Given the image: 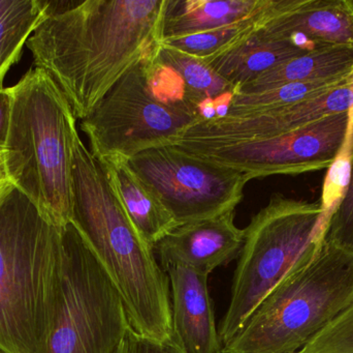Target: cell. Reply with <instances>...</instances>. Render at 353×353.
Masks as SVG:
<instances>
[{"label":"cell","instance_id":"obj_1","mask_svg":"<svg viewBox=\"0 0 353 353\" xmlns=\"http://www.w3.org/2000/svg\"><path fill=\"white\" fill-rule=\"evenodd\" d=\"M168 0H86L50 15L26 46L84 120L141 62L159 57Z\"/></svg>","mask_w":353,"mask_h":353},{"label":"cell","instance_id":"obj_2","mask_svg":"<svg viewBox=\"0 0 353 353\" xmlns=\"http://www.w3.org/2000/svg\"><path fill=\"white\" fill-rule=\"evenodd\" d=\"M72 222L117 288L132 329L159 341L173 339L169 276L78 131L72 137Z\"/></svg>","mask_w":353,"mask_h":353},{"label":"cell","instance_id":"obj_3","mask_svg":"<svg viewBox=\"0 0 353 353\" xmlns=\"http://www.w3.org/2000/svg\"><path fill=\"white\" fill-rule=\"evenodd\" d=\"M62 275V227L10 184L0 195V353H47Z\"/></svg>","mask_w":353,"mask_h":353},{"label":"cell","instance_id":"obj_4","mask_svg":"<svg viewBox=\"0 0 353 353\" xmlns=\"http://www.w3.org/2000/svg\"><path fill=\"white\" fill-rule=\"evenodd\" d=\"M8 90L10 118L4 158L10 182L48 221L63 227L72 220L76 116L41 68H30Z\"/></svg>","mask_w":353,"mask_h":353},{"label":"cell","instance_id":"obj_5","mask_svg":"<svg viewBox=\"0 0 353 353\" xmlns=\"http://www.w3.org/2000/svg\"><path fill=\"white\" fill-rule=\"evenodd\" d=\"M203 120L184 81L159 56L130 68L81 120V128L97 160L128 162L149 149L175 146Z\"/></svg>","mask_w":353,"mask_h":353},{"label":"cell","instance_id":"obj_6","mask_svg":"<svg viewBox=\"0 0 353 353\" xmlns=\"http://www.w3.org/2000/svg\"><path fill=\"white\" fill-rule=\"evenodd\" d=\"M353 303V253L321 236L222 353H296Z\"/></svg>","mask_w":353,"mask_h":353},{"label":"cell","instance_id":"obj_7","mask_svg":"<svg viewBox=\"0 0 353 353\" xmlns=\"http://www.w3.org/2000/svg\"><path fill=\"white\" fill-rule=\"evenodd\" d=\"M321 201L275 193L245 228L244 245L232 280L230 306L218 336L226 345L270 292L308 254L321 234Z\"/></svg>","mask_w":353,"mask_h":353},{"label":"cell","instance_id":"obj_8","mask_svg":"<svg viewBox=\"0 0 353 353\" xmlns=\"http://www.w3.org/2000/svg\"><path fill=\"white\" fill-rule=\"evenodd\" d=\"M132 329L117 288L72 222L62 227V275L47 353H115Z\"/></svg>","mask_w":353,"mask_h":353},{"label":"cell","instance_id":"obj_9","mask_svg":"<svg viewBox=\"0 0 353 353\" xmlns=\"http://www.w3.org/2000/svg\"><path fill=\"white\" fill-rule=\"evenodd\" d=\"M352 109L278 136L245 140L183 139L175 146L242 172L250 180L319 171L329 169L341 151Z\"/></svg>","mask_w":353,"mask_h":353},{"label":"cell","instance_id":"obj_10","mask_svg":"<svg viewBox=\"0 0 353 353\" xmlns=\"http://www.w3.org/2000/svg\"><path fill=\"white\" fill-rule=\"evenodd\" d=\"M126 163L179 226L234 211L250 180L242 172L176 146L149 149Z\"/></svg>","mask_w":353,"mask_h":353},{"label":"cell","instance_id":"obj_11","mask_svg":"<svg viewBox=\"0 0 353 353\" xmlns=\"http://www.w3.org/2000/svg\"><path fill=\"white\" fill-rule=\"evenodd\" d=\"M353 107V78L323 95L273 109L224 114L194 124L183 139L245 140L288 134Z\"/></svg>","mask_w":353,"mask_h":353},{"label":"cell","instance_id":"obj_12","mask_svg":"<svg viewBox=\"0 0 353 353\" xmlns=\"http://www.w3.org/2000/svg\"><path fill=\"white\" fill-rule=\"evenodd\" d=\"M244 236V229L234 224V211H230L178 226L153 249L163 269L181 265L209 276L214 269L239 257Z\"/></svg>","mask_w":353,"mask_h":353},{"label":"cell","instance_id":"obj_13","mask_svg":"<svg viewBox=\"0 0 353 353\" xmlns=\"http://www.w3.org/2000/svg\"><path fill=\"white\" fill-rule=\"evenodd\" d=\"M261 30L276 39H292L310 50H353V0H288Z\"/></svg>","mask_w":353,"mask_h":353},{"label":"cell","instance_id":"obj_14","mask_svg":"<svg viewBox=\"0 0 353 353\" xmlns=\"http://www.w3.org/2000/svg\"><path fill=\"white\" fill-rule=\"evenodd\" d=\"M171 286L173 335L187 353H222L209 276L181 265L165 267Z\"/></svg>","mask_w":353,"mask_h":353},{"label":"cell","instance_id":"obj_15","mask_svg":"<svg viewBox=\"0 0 353 353\" xmlns=\"http://www.w3.org/2000/svg\"><path fill=\"white\" fill-rule=\"evenodd\" d=\"M288 0H168L163 39L274 18Z\"/></svg>","mask_w":353,"mask_h":353},{"label":"cell","instance_id":"obj_16","mask_svg":"<svg viewBox=\"0 0 353 353\" xmlns=\"http://www.w3.org/2000/svg\"><path fill=\"white\" fill-rule=\"evenodd\" d=\"M311 51L290 39H276L261 30L225 53L203 59L236 90L278 64Z\"/></svg>","mask_w":353,"mask_h":353},{"label":"cell","instance_id":"obj_17","mask_svg":"<svg viewBox=\"0 0 353 353\" xmlns=\"http://www.w3.org/2000/svg\"><path fill=\"white\" fill-rule=\"evenodd\" d=\"M130 221L147 244L154 248L178 227L171 213L125 161H101Z\"/></svg>","mask_w":353,"mask_h":353},{"label":"cell","instance_id":"obj_18","mask_svg":"<svg viewBox=\"0 0 353 353\" xmlns=\"http://www.w3.org/2000/svg\"><path fill=\"white\" fill-rule=\"evenodd\" d=\"M353 73V50L347 48H316L286 60L263 73L238 93H254L290 83L311 82L337 78Z\"/></svg>","mask_w":353,"mask_h":353},{"label":"cell","instance_id":"obj_19","mask_svg":"<svg viewBox=\"0 0 353 353\" xmlns=\"http://www.w3.org/2000/svg\"><path fill=\"white\" fill-rule=\"evenodd\" d=\"M159 58L178 73L189 93L201 106L205 120L226 113L238 90L216 74L203 59L163 46Z\"/></svg>","mask_w":353,"mask_h":353},{"label":"cell","instance_id":"obj_20","mask_svg":"<svg viewBox=\"0 0 353 353\" xmlns=\"http://www.w3.org/2000/svg\"><path fill=\"white\" fill-rule=\"evenodd\" d=\"M48 16V0H0V88L29 37Z\"/></svg>","mask_w":353,"mask_h":353},{"label":"cell","instance_id":"obj_21","mask_svg":"<svg viewBox=\"0 0 353 353\" xmlns=\"http://www.w3.org/2000/svg\"><path fill=\"white\" fill-rule=\"evenodd\" d=\"M352 78L353 73L337 78L290 83L254 93H236L232 97L225 114L247 113L292 105L337 88L350 82Z\"/></svg>","mask_w":353,"mask_h":353},{"label":"cell","instance_id":"obj_22","mask_svg":"<svg viewBox=\"0 0 353 353\" xmlns=\"http://www.w3.org/2000/svg\"><path fill=\"white\" fill-rule=\"evenodd\" d=\"M269 21L270 19L250 21L214 30L169 37L163 39V46L201 59H208L225 53L247 41L255 32L263 28Z\"/></svg>","mask_w":353,"mask_h":353},{"label":"cell","instance_id":"obj_23","mask_svg":"<svg viewBox=\"0 0 353 353\" xmlns=\"http://www.w3.org/2000/svg\"><path fill=\"white\" fill-rule=\"evenodd\" d=\"M352 153L353 107L345 143L331 167L329 168V172L323 184L321 198L319 200L323 209V227L345 194L346 188L350 182Z\"/></svg>","mask_w":353,"mask_h":353},{"label":"cell","instance_id":"obj_24","mask_svg":"<svg viewBox=\"0 0 353 353\" xmlns=\"http://www.w3.org/2000/svg\"><path fill=\"white\" fill-rule=\"evenodd\" d=\"M296 353H353V303Z\"/></svg>","mask_w":353,"mask_h":353},{"label":"cell","instance_id":"obj_25","mask_svg":"<svg viewBox=\"0 0 353 353\" xmlns=\"http://www.w3.org/2000/svg\"><path fill=\"white\" fill-rule=\"evenodd\" d=\"M321 236L325 242L353 253V153L345 194L327 220Z\"/></svg>","mask_w":353,"mask_h":353},{"label":"cell","instance_id":"obj_26","mask_svg":"<svg viewBox=\"0 0 353 353\" xmlns=\"http://www.w3.org/2000/svg\"><path fill=\"white\" fill-rule=\"evenodd\" d=\"M128 353H187L175 338L169 341H159L140 335L130 329L126 337Z\"/></svg>","mask_w":353,"mask_h":353},{"label":"cell","instance_id":"obj_27","mask_svg":"<svg viewBox=\"0 0 353 353\" xmlns=\"http://www.w3.org/2000/svg\"><path fill=\"white\" fill-rule=\"evenodd\" d=\"M10 118V95L8 88H0V151L6 149Z\"/></svg>","mask_w":353,"mask_h":353},{"label":"cell","instance_id":"obj_28","mask_svg":"<svg viewBox=\"0 0 353 353\" xmlns=\"http://www.w3.org/2000/svg\"><path fill=\"white\" fill-rule=\"evenodd\" d=\"M12 184L10 182V176H8V169H6V158H4V151H0V195Z\"/></svg>","mask_w":353,"mask_h":353},{"label":"cell","instance_id":"obj_29","mask_svg":"<svg viewBox=\"0 0 353 353\" xmlns=\"http://www.w3.org/2000/svg\"><path fill=\"white\" fill-rule=\"evenodd\" d=\"M115 353H128V343H126V339L122 342L121 345L118 348L117 352Z\"/></svg>","mask_w":353,"mask_h":353}]
</instances>
